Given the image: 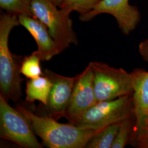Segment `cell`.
Wrapping results in <instances>:
<instances>
[{
	"instance_id": "19",
	"label": "cell",
	"mask_w": 148,
	"mask_h": 148,
	"mask_svg": "<svg viewBox=\"0 0 148 148\" xmlns=\"http://www.w3.org/2000/svg\"><path fill=\"white\" fill-rule=\"evenodd\" d=\"M138 146L139 148H148V130L145 136L138 142Z\"/></svg>"
},
{
	"instance_id": "1",
	"label": "cell",
	"mask_w": 148,
	"mask_h": 148,
	"mask_svg": "<svg viewBox=\"0 0 148 148\" xmlns=\"http://www.w3.org/2000/svg\"><path fill=\"white\" fill-rule=\"evenodd\" d=\"M15 108L27 117L35 134L47 148H86L90 139L99 131L70 123H59L47 115L38 114L20 103Z\"/></svg>"
},
{
	"instance_id": "5",
	"label": "cell",
	"mask_w": 148,
	"mask_h": 148,
	"mask_svg": "<svg viewBox=\"0 0 148 148\" xmlns=\"http://www.w3.org/2000/svg\"><path fill=\"white\" fill-rule=\"evenodd\" d=\"M91 64L97 102L132 95L133 79L132 73L103 62H91Z\"/></svg>"
},
{
	"instance_id": "11",
	"label": "cell",
	"mask_w": 148,
	"mask_h": 148,
	"mask_svg": "<svg viewBox=\"0 0 148 148\" xmlns=\"http://www.w3.org/2000/svg\"><path fill=\"white\" fill-rule=\"evenodd\" d=\"M20 25L24 27L37 44L34 52L42 61H48L60 54L58 46L51 35L47 27L36 18L32 16H18Z\"/></svg>"
},
{
	"instance_id": "12",
	"label": "cell",
	"mask_w": 148,
	"mask_h": 148,
	"mask_svg": "<svg viewBox=\"0 0 148 148\" xmlns=\"http://www.w3.org/2000/svg\"><path fill=\"white\" fill-rule=\"evenodd\" d=\"M51 87L52 82L45 75L27 79L26 82L25 101L29 103H34L38 101L40 104L46 105Z\"/></svg>"
},
{
	"instance_id": "20",
	"label": "cell",
	"mask_w": 148,
	"mask_h": 148,
	"mask_svg": "<svg viewBox=\"0 0 148 148\" xmlns=\"http://www.w3.org/2000/svg\"><path fill=\"white\" fill-rule=\"evenodd\" d=\"M53 1L56 5H57L59 8L60 6L62 4V3L63 2L64 0H53Z\"/></svg>"
},
{
	"instance_id": "7",
	"label": "cell",
	"mask_w": 148,
	"mask_h": 148,
	"mask_svg": "<svg viewBox=\"0 0 148 148\" xmlns=\"http://www.w3.org/2000/svg\"><path fill=\"white\" fill-rule=\"evenodd\" d=\"M43 75L46 76L52 82V87L46 105L39 104L35 111L40 115H47L56 120L64 117L75 83L78 74L68 77L55 73L51 70L45 69Z\"/></svg>"
},
{
	"instance_id": "14",
	"label": "cell",
	"mask_w": 148,
	"mask_h": 148,
	"mask_svg": "<svg viewBox=\"0 0 148 148\" xmlns=\"http://www.w3.org/2000/svg\"><path fill=\"white\" fill-rule=\"evenodd\" d=\"M41 59L34 52L23 58L21 72L28 79L37 78L43 75L40 65Z\"/></svg>"
},
{
	"instance_id": "18",
	"label": "cell",
	"mask_w": 148,
	"mask_h": 148,
	"mask_svg": "<svg viewBox=\"0 0 148 148\" xmlns=\"http://www.w3.org/2000/svg\"><path fill=\"white\" fill-rule=\"evenodd\" d=\"M139 52L143 59L148 63V38L140 43L139 45Z\"/></svg>"
},
{
	"instance_id": "6",
	"label": "cell",
	"mask_w": 148,
	"mask_h": 148,
	"mask_svg": "<svg viewBox=\"0 0 148 148\" xmlns=\"http://www.w3.org/2000/svg\"><path fill=\"white\" fill-rule=\"evenodd\" d=\"M0 138L23 148H43L27 117L1 94Z\"/></svg>"
},
{
	"instance_id": "17",
	"label": "cell",
	"mask_w": 148,
	"mask_h": 148,
	"mask_svg": "<svg viewBox=\"0 0 148 148\" xmlns=\"http://www.w3.org/2000/svg\"><path fill=\"white\" fill-rule=\"evenodd\" d=\"M133 127L131 117L122 121L111 148H125L131 138Z\"/></svg>"
},
{
	"instance_id": "4",
	"label": "cell",
	"mask_w": 148,
	"mask_h": 148,
	"mask_svg": "<svg viewBox=\"0 0 148 148\" xmlns=\"http://www.w3.org/2000/svg\"><path fill=\"white\" fill-rule=\"evenodd\" d=\"M132 95L97 102L73 125L89 129L101 130L109 125L120 123L131 117Z\"/></svg>"
},
{
	"instance_id": "10",
	"label": "cell",
	"mask_w": 148,
	"mask_h": 148,
	"mask_svg": "<svg viewBox=\"0 0 148 148\" xmlns=\"http://www.w3.org/2000/svg\"><path fill=\"white\" fill-rule=\"evenodd\" d=\"M133 79V112L135 117L131 138L134 135L138 142L148 130V71L136 69L131 73Z\"/></svg>"
},
{
	"instance_id": "8",
	"label": "cell",
	"mask_w": 148,
	"mask_h": 148,
	"mask_svg": "<svg viewBox=\"0 0 148 148\" xmlns=\"http://www.w3.org/2000/svg\"><path fill=\"white\" fill-rule=\"evenodd\" d=\"M96 103L93 72L90 62L84 70L78 74L64 117L69 123L74 124Z\"/></svg>"
},
{
	"instance_id": "3",
	"label": "cell",
	"mask_w": 148,
	"mask_h": 148,
	"mask_svg": "<svg viewBox=\"0 0 148 148\" xmlns=\"http://www.w3.org/2000/svg\"><path fill=\"white\" fill-rule=\"evenodd\" d=\"M57 7L53 0H32V16L47 27L61 53L71 45L77 46L79 41L70 14Z\"/></svg>"
},
{
	"instance_id": "16",
	"label": "cell",
	"mask_w": 148,
	"mask_h": 148,
	"mask_svg": "<svg viewBox=\"0 0 148 148\" xmlns=\"http://www.w3.org/2000/svg\"><path fill=\"white\" fill-rule=\"evenodd\" d=\"M100 1L101 0H64L59 8L69 14L75 11L82 16L92 11Z\"/></svg>"
},
{
	"instance_id": "15",
	"label": "cell",
	"mask_w": 148,
	"mask_h": 148,
	"mask_svg": "<svg viewBox=\"0 0 148 148\" xmlns=\"http://www.w3.org/2000/svg\"><path fill=\"white\" fill-rule=\"evenodd\" d=\"M32 0H0V7L8 13L32 16Z\"/></svg>"
},
{
	"instance_id": "9",
	"label": "cell",
	"mask_w": 148,
	"mask_h": 148,
	"mask_svg": "<svg viewBox=\"0 0 148 148\" xmlns=\"http://www.w3.org/2000/svg\"><path fill=\"white\" fill-rule=\"evenodd\" d=\"M106 13L113 16L122 32L128 35L136 29L140 19L137 7L131 5L129 0H101L90 12L79 16L82 21H88L96 16Z\"/></svg>"
},
{
	"instance_id": "13",
	"label": "cell",
	"mask_w": 148,
	"mask_h": 148,
	"mask_svg": "<svg viewBox=\"0 0 148 148\" xmlns=\"http://www.w3.org/2000/svg\"><path fill=\"white\" fill-rule=\"evenodd\" d=\"M120 123L112 124L99 131L90 139L86 148H111Z\"/></svg>"
},
{
	"instance_id": "2",
	"label": "cell",
	"mask_w": 148,
	"mask_h": 148,
	"mask_svg": "<svg viewBox=\"0 0 148 148\" xmlns=\"http://www.w3.org/2000/svg\"><path fill=\"white\" fill-rule=\"evenodd\" d=\"M20 25L18 16L3 13L0 16V89L7 101L17 102L22 96L21 56L12 53L8 46L9 36L14 27Z\"/></svg>"
}]
</instances>
